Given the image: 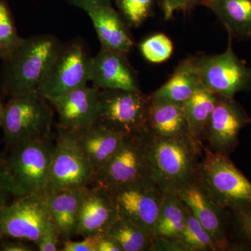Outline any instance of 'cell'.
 <instances>
[{"label": "cell", "instance_id": "1", "mask_svg": "<svg viewBox=\"0 0 251 251\" xmlns=\"http://www.w3.org/2000/svg\"><path fill=\"white\" fill-rule=\"evenodd\" d=\"M62 45L51 34L23 39L12 53L2 60L1 97L11 98L37 90Z\"/></svg>", "mask_w": 251, "mask_h": 251}, {"label": "cell", "instance_id": "2", "mask_svg": "<svg viewBox=\"0 0 251 251\" xmlns=\"http://www.w3.org/2000/svg\"><path fill=\"white\" fill-rule=\"evenodd\" d=\"M149 132L150 178L163 193H178L199 176L202 150L189 137L168 138Z\"/></svg>", "mask_w": 251, "mask_h": 251}, {"label": "cell", "instance_id": "3", "mask_svg": "<svg viewBox=\"0 0 251 251\" xmlns=\"http://www.w3.org/2000/svg\"><path fill=\"white\" fill-rule=\"evenodd\" d=\"M53 107L39 90L11 97L5 104L1 128L6 150L52 137Z\"/></svg>", "mask_w": 251, "mask_h": 251}, {"label": "cell", "instance_id": "4", "mask_svg": "<svg viewBox=\"0 0 251 251\" xmlns=\"http://www.w3.org/2000/svg\"><path fill=\"white\" fill-rule=\"evenodd\" d=\"M54 145L50 137L20 144L3 153L15 197L49 192Z\"/></svg>", "mask_w": 251, "mask_h": 251}, {"label": "cell", "instance_id": "5", "mask_svg": "<svg viewBox=\"0 0 251 251\" xmlns=\"http://www.w3.org/2000/svg\"><path fill=\"white\" fill-rule=\"evenodd\" d=\"M199 179L212 201L228 212L251 206V181L229 156L204 150Z\"/></svg>", "mask_w": 251, "mask_h": 251}, {"label": "cell", "instance_id": "6", "mask_svg": "<svg viewBox=\"0 0 251 251\" xmlns=\"http://www.w3.org/2000/svg\"><path fill=\"white\" fill-rule=\"evenodd\" d=\"M48 193L15 197L0 209V241L19 239L36 245L52 223Z\"/></svg>", "mask_w": 251, "mask_h": 251}, {"label": "cell", "instance_id": "7", "mask_svg": "<svg viewBox=\"0 0 251 251\" xmlns=\"http://www.w3.org/2000/svg\"><path fill=\"white\" fill-rule=\"evenodd\" d=\"M232 40L229 35L228 46L223 53L194 55L202 87L216 95L229 98L251 91V69L234 53Z\"/></svg>", "mask_w": 251, "mask_h": 251}, {"label": "cell", "instance_id": "8", "mask_svg": "<svg viewBox=\"0 0 251 251\" xmlns=\"http://www.w3.org/2000/svg\"><path fill=\"white\" fill-rule=\"evenodd\" d=\"M149 133L125 135L113 156L96 173L93 185L112 188L150 178Z\"/></svg>", "mask_w": 251, "mask_h": 251}, {"label": "cell", "instance_id": "9", "mask_svg": "<svg viewBox=\"0 0 251 251\" xmlns=\"http://www.w3.org/2000/svg\"><path fill=\"white\" fill-rule=\"evenodd\" d=\"M150 96L139 91H99L97 123L124 135L148 130Z\"/></svg>", "mask_w": 251, "mask_h": 251}, {"label": "cell", "instance_id": "10", "mask_svg": "<svg viewBox=\"0 0 251 251\" xmlns=\"http://www.w3.org/2000/svg\"><path fill=\"white\" fill-rule=\"evenodd\" d=\"M92 58L82 41L63 44L37 90L50 99L87 85Z\"/></svg>", "mask_w": 251, "mask_h": 251}, {"label": "cell", "instance_id": "11", "mask_svg": "<svg viewBox=\"0 0 251 251\" xmlns=\"http://www.w3.org/2000/svg\"><path fill=\"white\" fill-rule=\"evenodd\" d=\"M106 189L115 202L119 216L138 225L153 237L163 197L158 185L147 177Z\"/></svg>", "mask_w": 251, "mask_h": 251}, {"label": "cell", "instance_id": "12", "mask_svg": "<svg viewBox=\"0 0 251 251\" xmlns=\"http://www.w3.org/2000/svg\"><path fill=\"white\" fill-rule=\"evenodd\" d=\"M57 128L49 191L92 186L96 174L94 167L68 130L58 126Z\"/></svg>", "mask_w": 251, "mask_h": 251}, {"label": "cell", "instance_id": "13", "mask_svg": "<svg viewBox=\"0 0 251 251\" xmlns=\"http://www.w3.org/2000/svg\"><path fill=\"white\" fill-rule=\"evenodd\" d=\"M249 124L251 117L237 100L217 96L203 133V150L230 157L237 148L241 131Z\"/></svg>", "mask_w": 251, "mask_h": 251}, {"label": "cell", "instance_id": "14", "mask_svg": "<svg viewBox=\"0 0 251 251\" xmlns=\"http://www.w3.org/2000/svg\"><path fill=\"white\" fill-rule=\"evenodd\" d=\"M178 194L211 236L218 251H232L228 211L218 205L209 197L199 176L181 188Z\"/></svg>", "mask_w": 251, "mask_h": 251}, {"label": "cell", "instance_id": "15", "mask_svg": "<svg viewBox=\"0 0 251 251\" xmlns=\"http://www.w3.org/2000/svg\"><path fill=\"white\" fill-rule=\"evenodd\" d=\"M99 90L82 86L56 98L49 99L58 115L57 126L68 130L87 128L97 123Z\"/></svg>", "mask_w": 251, "mask_h": 251}, {"label": "cell", "instance_id": "16", "mask_svg": "<svg viewBox=\"0 0 251 251\" xmlns=\"http://www.w3.org/2000/svg\"><path fill=\"white\" fill-rule=\"evenodd\" d=\"M90 81L99 90H140L138 76L127 54L100 49L92 57Z\"/></svg>", "mask_w": 251, "mask_h": 251}, {"label": "cell", "instance_id": "17", "mask_svg": "<svg viewBox=\"0 0 251 251\" xmlns=\"http://www.w3.org/2000/svg\"><path fill=\"white\" fill-rule=\"evenodd\" d=\"M118 218L108 190L92 185L86 190L81 204L77 235L87 237L106 233Z\"/></svg>", "mask_w": 251, "mask_h": 251}, {"label": "cell", "instance_id": "18", "mask_svg": "<svg viewBox=\"0 0 251 251\" xmlns=\"http://www.w3.org/2000/svg\"><path fill=\"white\" fill-rule=\"evenodd\" d=\"M66 130L94 167L96 173L113 156L125 135L97 122L81 129Z\"/></svg>", "mask_w": 251, "mask_h": 251}, {"label": "cell", "instance_id": "19", "mask_svg": "<svg viewBox=\"0 0 251 251\" xmlns=\"http://www.w3.org/2000/svg\"><path fill=\"white\" fill-rule=\"evenodd\" d=\"M86 12L93 23L100 49L128 55L134 43L119 11L108 4L91 8Z\"/></svg>", "mask_w": 251, "mask_h": 251}, {"label": "cell", "instance_id": "20", "mask_svg": "<svg viewBox=\"0 0 251 251\" xmlns=\"http://www.w3.org/2000/svg\"><path fill=\"white\" fill-rule=\"evenodd\" d=\"M87 188H67L48 193L51 221L58 229L62 242L77 235L81 204Z\"/></svg>", "mask_w": 251, "mask_h": 251}, {"label": "cell", "instance_id": "21", "mask_svg": "<svg viewBox=\"0 0 251 251\" xmlns=\"http://www.w3.org/2000/svg\"><path fill=\"white\" fill-rule=\"evenodd\" d=\"M201 86L194 55L189 56L179 63L166 83L149 96L153 100L184 104Z\"/></svg>", "mask_w": 251, "mask_h": 251}, {"label": "cell", "instance_id": "22", "mask_svg": "<svg viewBox=\"0 0 251 251\" xmlns=\"http://www.w3.org/2000/svg\"><path fill=\"white\" fill-rule=\"evenodd\" d=\"M200 6L212 11L232 39H251V0H201Z\"/></svg>", "mask_w": 251, "mask_h": 251}, {"label": "cell", "instance_id": "23", "mask_svg": "<svg viewBox=\"0 0 251 251\" xmlns=\"http://www.w3.org/2000/svg\"><path fill=\"white\" fill-rule=\"evenodd\" d=\"M148 129L157 136L190 138L184 104L153 100L150 98Z\"/></svg>", "mask_w": 251, "mask_h": 251}, {"label": "cell", "instance_id": "24", "mask_svg": "<svg viewBox=\"0 0 251 251\" xmlns=\"http://www.w3.org/2000/svg\"><path fill=\"white\" fill-rule=\"evenodd\" d=\"M216 97L201 86L184 103L190 138L202 150L203 133L215 106Z\"/></svg>", "mask_w": 251, "mask_h": 251}, {"label": "cell", "instance_id": "25", "mask_svg": "<svg viewBox=\"0 0 251 251\" xmlns=\"http://www.w3.org/2000/svg\"><path fill=\"white\" fill-rule=\"evenodd\" d=\"M186 220V205L178 193H163L153 238L179 240Z\"/></svg>", "mask_w": 251, "mask_h": 251}, {"label": "cell", "instance_id": "26", "mask_svg": "<svg viewBox=\"0 0 251 251\" xmlns=\"http://www.w3.org/2000/svg\"><path fill=\"white\" fill-rule=\"evenodd\" d=\"M122 251H151L152 234L129 220L119 216L106 232Z\"/></svg>", "mask_w": 251, "mask_h": 251}, {"label": "cell", "instance_id": "27", "mask_svg": "<svg viewBox=\"0 0 251 251\" xmlns=\"http://www.w3.org/2000/svg\"><path fill=\"white\" fill-rule=\"evenodd\" d=\"M179 240L188 251H218L211 236L187 205L186 225Z\"/></svg>", "mask_w": 251, "mask_h": 251}, {"label": "cell", "instance_id": "28", "mask_svg": "<svg viewBox=\"0 0 251 251\" xmlns=\"http://www.w3.org/2000/svg\"><path fill=\"white\" fill-rule=\"evenodd\" d=\"M232 251H251V206L228 212Z\"/></svg>", "mask_w": 251, "mask_h": 251}, {"label": "cell", "instance_id": "29", "mask_svg": "<svg viewBox=\"0 0 251 251\" xmlns=\"http://www.w3.org/2000/svg\"><path fill=\"white\" fill-rule=\"evenodd\" d=\"M22 39L18 34L7 1L0 0V59L7 58Z\"/></svg>", "mask_w": 251, "mask_h": 251}, {"label": "cell", "instance_id": "30", "mask_svg": "<svg viewBox=\"0 0 251 251\" xmlns=\"http://www.w3.org/2000/svg\"><path fill=\"white\" fill-rule=\"evenodd\" d=\"M158 0H115L119 13L130 27L141 26L153 14Z\"/></svg>", "mask_w": 251, "mask_h": 251}, {"label": "cell", "instance_id": "31", "mask_svg": "<svg viewBox=\"0 0 251 251\" xmlns=\"http://www.w3.org/2000/svg\"><path fill=\"white\" fill-rule=\"evenodd\" d=\"M139 49L144 58L152 64H161L171 58L174 44L163 33H157L140 43Z\"/></svg>", "mask_w": 251, "mask_h": 251}, {"label": "cell", "instance_id": "32", "mask_svg": "<svg viewBox=\"0 0 251 251\" xmlns=\"http://www.w3.org/2000/svg\"><path fill=\"white\" fill-rule=\"evenodd\" d=\"M201 0H158L163 11V18L169 21L175 13L181 11L188 13L201 5Z\"/></svg>", "mask_w": 251, "mask_h": 251}, {"label": "cell", "instance_id": "33", "mask_svg": "<svg viewBox=\"0 0 251 251\" xmlns=\"http://www.w3.org/2000/svg\"><path fill=\"white\" fill-rule=\"evenodd\" d=\"M15 198L12 181L5 167L4 154L0 153V209Z\"/></svg>", "mask_w": 251, "mask_h": 251}, {"label": "cell", "instance_id": "34", "mask_svg": "<svg viewBox=\"0 0 251 251\" xmlns=\"http://www.w3.org/2000/svg\"><path fill=\"white\" fill-rule=\"evenodd\" d=\"M61 241L58 229L52 223L48 226L40 239L36 244L39 251H57Z\"/></svg>", "mask_w": 251, "mask_h": 251}, {"label": "cell", "instance_id": "35", "mask_svg": "<svg viewBox=\"0 0 251 251\" xmlns=\"http://www.w3.org/2000/svg\"><path fill=\"white\" fill-rule=\"evenodd\" d=\"M62 251H97V235L84 237L82 240L73 241L72 239L64 241Z\"/></svg>", "mask_w": 251, "mask_h": 251}, {"label": "cell", "instance_id": "36", "mask_svg": "<svg viewBox=\"0 0 251 251\" xmlns=\"http://www.w3.org/2000/svg\"><path fill=\"white\" fill-rule=\"evenodd\" d=\"M188 251L180 240L154 238L151 251Z\"/></svg>", "mask_w": 251, "mask_h": 251}, {"label": "cell", "instance_id": "37", "mask_svg": "<svg viewBox=\"0 0 251 251\" xmlns=\"http://www.w3.org/2000/svg\"><path fill=\"white\" fill-rule=\"evenodd\" d=\"M31 244L19 239H2L0 241V251H35Z\"/></svg>", "mask_w": 251, "mask_h": 251}, {"label": "cell", "instance_id": "38", "mask_svg": "<svg viewBox=\"0 0 251 251\" xmlns=\"http://www.w3.org/2000/svg\"><path fill=\"white\" fill-rule=\"evenodd\" d=\"M97 251H122L112 238L106 233L97 234Z\"/></svg>", "mask_w": 251, "mask_h": 251}, {"label": "cell", "instance_id": "39", "mask_svg": "<svg viewBox=\"0 0 251 251\" xmlns=\"http://www.w3.org/2000/svg\"><path fill=\"white\" fill-rule=\"evenodd\" d=\"M71 4L84 10L88 11L91 8L101 5L111 4V0H67Z\"/></svg>", "mask_w": 251, "mask_h": 251}, {"label": "cell", "instance_id": "40", "mask_svg": "<svg viewBox=\"0 0 251 251\" xmlns=\"http://www.w3.org/2000/svg\"><path fill=\"white\" fill-rule=\"evenodd\" d=\"M4 103H3L1 98H0V127L1 126V124H2L3 115H4Z\"/></svg>", "mask_w": 251, "mask_h": 251}]
</instances>
